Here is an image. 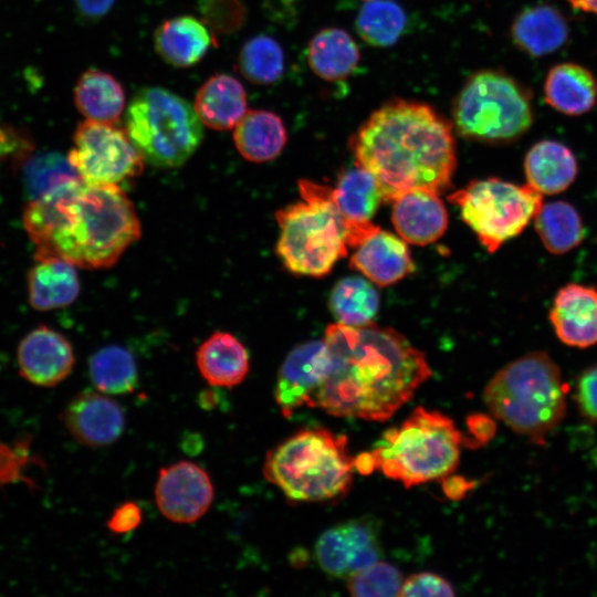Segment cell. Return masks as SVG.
Wrapping results in <instances>:
<instances>
[{
	"label": "cell",
	"mask_w": 597,
	"mask_h": 597,
	"mask_svg": "<svg viewBox=\"0 0 597 597\" xmlns=\"http://www.w3.org/2000/svg\"><path fill=\"white\" fill-rule=\"evenodd\" d=\"M126 132L148 164L174 168L185 164L199 147L203 128L195 107L163 87H144L125 113Z\"/></svg>",
	"instance_id": "cell-8"
},
{
	"label": "cell",
	"mask_w": 597,
	"mask_h": 597,
	"mask_svg": "<svg viewBox=\"0 0 597 597\" xmlns=\"http://www.w3.org/2000/svg\"><path fill=\"white\" fill-rule=\"evenodd\" d=\"M287 135L282 119L263 109L247 112L235 125L233 140L243 158L252 163L274 159L283 150Z\"/></svg>",
	"instance_id": "cell-28"
},
{
	"label": "cell",
	"mask_w": 597,
	"mask_h": 597,
	"mask_svg": "<svg viewBox=\"0 0 597 597\" xmlns=\"http://www.w3.org/2000/svg\"><path fill=\"white\" fill-rule=\"evenodd\" d=\"M350 147L386 201L416 189L439 193L450 186L457 166L450 122L419 102L384 104L358 128Z\"/></svg>",
	"instance_id": "cell-3"
},
{
	"label": "cell",
	"mask_w": 597,
	"mask_h": 597,
	"mask_svg": "<svg viewBox=\"0 0 597 597\" xmlns=\"http://www.w3.org/2000/svg\"><path fill=\"white\" fill-rule=\"evenodd\" d=\"M359 57L356 42L343 29L321 30L308 43V64L317 76L326 81L347 77L356 69Z\"/></svg>",
	"instance_id": "cell-29"
},
{
	"label": "cell",
	"mask_w": 597,
	"mask_h": 597,
	"mask_svg": "<svg viewBox=\"0 0 597 597\" xmlns=\"http://www.w3.org/2000/svg\"><path fill=\"white\" fill-rule=\"evenodd\" d=\"M350 258V266L379 286L394 284L415 269L406 241L378 230Z\"/></svg>",
	"instance_id": "cell-20"
},
{
	"label": "cell",
	"mask_w": 597,
	"mask_h": 597,
	"mask_svg": "<svg viewBox=\"0 0 597 597\" xmlns=\"http://www.w3.org/2000/svg\"><path fill=\"white\" fill-rule=\"evenodd\" d=\"M77 9L87 18L97 19L106 14L115 0H74Z\"/></svg>",
	"instance_id": "cell-44"
},
{
	"label": "cell",
	"mask_w": 597,
	"mask_h": 597,
	"mask_svg": "<svg viewBox=\"0 0 597 597\" xmlns=\"http://www.w3.org/2000/svg\"><path fill=\"white\" fill-rule=\"evenodd\" d=\"M142 511L133 502L117 507L107 521V527L115 534H125L135 530L142 522Z\"/></svg>",
	"instance_id": "cell-41"
},
{
	"label": "cell",
	"mask_w": 597,
	"mask_h": 597,
	"mask_svg": "<svg viewBox=\"0 0 597 597\" xmlns=\"http://www.w3.org/2000/svg\"><path fill=\"white\" fill-rule=\"evenodd\" d=\"M29 143L11 128L0 126V159L21 155L29 149Z\"/></svg>",
	"instance_id": "cell-42"
},
{
	"label": "cell",
	"mask_w": 597,
	"mask_h": 597,
	"mask_svg": "<svg viewBox=\"0 0 597 597\" xmlns=\"http://www.w3.org/2000/svg\"><path fill=\"white\" fill-rule=\"evenodd\" d=\"M325 339L310 341L294 347L282 363L274 397L285 417L303 406H313L315 395L329 368Z\"/></svg>",
	"instance_id": "cell-14"
},
{
	"label": "cell",
	"mask_w": 597,
	"mask_h": 597,
	"mask_svg": "<svg viewBox=\"0 0 597 597\" xmlns=\"http://www.w3.org/2000/svg\"><path fill=\"white\" fill-rule=\"evenodd\" d=\"M452 585L432 573H418L404 580L399 596H453Z\"/></svg>",
	"instance_id": "cell-39"
},
{
	"label": "cell",
	"mask_w": 597,
	"mask_h": 597,
	"mask_svg": "<svg viewBox=\"0 0 597 597\" xmlns=\"http://www.w3.org/2000/svg\"><path fill=\"white\" fill-rule=\"evenodd\" d=\"M88 370L95 387L105 394H129L138 384L135 358L122 346L109 345L98 349L90 358Z\"/></svg>",
	"instance_id": "cell-32"
},
{
	"label": "cell",
	"mask_w": 597,
	"mask_h": 597,
	"mask_svg": "<svg viewBox=\"0 0 597 597\" xmlns=\"http://www.w3.org/2000/svg\"><path fill=\"white\" fill-rule=\"evenodd\" d=\"M28 301L38 311L72 304L80 293L75 265L59 256L36 258L27 276Z\"/></svg>",
	"instance_id": "cell-21"
},
{
	"label": "cell",
	"mask_w": 597,
	"mask_h": 597,
	"mask_svg": "<svg viewBox=\"0 0 597 597\" xmlns=\"http://www.w3.org/2000/svg\"><path fill=\"white\" fill-rule=\"evenodd\" d=\"M461 443L462 434L451 418L417 407L400 426L384 433L370 454L375 469L411 488L451 474Z\"/></svg>",
	"instance_id": "cell-7"
},
{
	"label": "cell",
	"mask_w": 597,
	"mask_h": 597,
	"mask_svg": "<svg viewBox=\"0 0 597 597\" xmlns=\"http://www.w3.org/2000/svg\"><path fill=\"white\" fill-rule=\"evenodd\" d=\"M239 70L254 84L268 85L276 82L284 70V53L281 45L268 35L250 39L240 52Z\"/></svg>",
	"instance_id": "cell-35"
},
{
	"label": "cell",
	"mask_w": 597,
	"mask_h": 597,
	"mask_svg": "<svg viewBox=\"0 0 597 597\" xmlns=\"http://www.w3.org/2000/svg\"><path fill=\"white\" fill-rule=\"evenodd\" d=\"M155 500L161 514L171 522L189 524L209 510L213 485L199 465L180 461L159 471Z\"/></svg>",
	"instance_id": "cell-13"
},
{
	"label": "cell",
	"mask_w": 597,
	"mask_h": 597,
	"mask_svg": "<svg viewBox=\"0 0 597 597\" xmlns=\"http://www.w3.org/2000/svg\"><path fill=\"white\" fill-rule=\"evenodd\" d=\"M448 200L459 207L462 220L490 253L520 235L544 203L543 195L528 184L495 177L472 180Z\"/></svg>",
	"instance_id": "cell-10"
},
{
	"label": "cell",
	"mask_w": 597,
	"mask_h": 597,
	"mask_svg": "<svg viewBox=\"0 0 597 597\" xmlns=\"http://www.w3.org/2000/svg\"><path fill=\"white\" fill-rule=\"evenodd\" d=\"M439 193L416 189L392 200L391 221L400 238L416 245L440 239L448 227V212Z\"/></svg>",
	"instance_id": "cell-19"
},
{
	"label": "cell",
	"mask_w": 597,
	"mask_h": 597,
	"mask_svg": "<svg viewBox=\"0 0 597 597\" xmlns=\"http://www.w3.org/2000/svg\"><path fill=\"white\" fill-rule=\"evenodd\" d=\"M378 526L369 519H355L326 530L316 541L315 557L321 568L337 578H349L378 562Z\"/></svg>",
	"instance_id": "cell-12"
},
{
	"label": "cell",
	"mask_w": 597,
	"mask_h": 597,
	"mask_svg": "<svg viewBox=\"0 0 597 597\" xmlns=\"http://www.w3.org/2000/svg\"><path fill=\"white\" fill-rule=\"evenodd\" d=\"M326 193L353 228L359 245L379 230L370 219L384 198L377 179L366 168L356 164L344 171L335 188L326 186Z\"/></svg>",
	"instance_id": "cell-18"
},
{
	"label": "cell",
	"mask_w": 597,
	"mask_h": 597,
	"mask_svg": "<svg viewBox=\"0 0 597 597\" xmlns=\"http://www.w3.org/2000/svg\"><path fill=\"white\" fill-rule=\"evenodd\" d=\"M22 172L28 200L36 199L66 181L80 178L67 157L57 153L31 156L24 163Z\"/></svg>",
	"instance_id": "cell-36"
},
{
	"label": "cell",
	"mask_w": 597,
	"mask_h": 597,
	"mask_svg": "<svg viewBox=\"0 0 597 597\" xmlns=\"http://www.w3.org/2000/svg\"><path fill=\"white\" fill-rule=\"evenodd\" d=\"M193 107L201 123L209 128L231 129L247 113L245 90L235 77L216 74L199 88Z\"/></svg>",
	"instance_id": "cell-26"
},
{
	"label": "cell",
	"mask_w": 597,
	"mask_h": 597,
	"mask_svg": "<svg viewBox=\"0 0 597 597\" xmlns=\"http://www.w3.org/2000/svg\"><path fill=\"white\" fill-rule=\"evenodd\" d=\"M452 116L461 136L494 145L517 140L534 119L531 93L498 70L480 71L467 81Z\"/></svg>",
	"instance_id": "cell-9"
},
{
	"label": "cell",
	"mask_w": 597,
	"mask_h": 597,
	"mask_svg": "<svg viewBox=\"0 0 597 597\" xmlns=\"http://www.w3.org/2000/svg\"><path fill=\"white\" fill-rule=\"evenodd\" d=\"M468 425L472 433V437L480 444L489 441L495 432V425L493 420L485 415H480V413L472 415L468 419Z\"/></svg>",
	"instance_id": "cell-43"
},
{
	"label": "cell",
	"mask_w": 597,
	"mask_h": 597,
	"mask_svg": "<svg viewBox=\"0 0 597 597\" xmlns=\"http://www.w3.org/2000/svg\"><path fill=\"white\" fill-rule=\"evenodd\" d=\"M197 367L211 386L234 387L243 381L250 368L244 345L232 334L216 332L196 352Z\"/></svg>",
	"instance_id": "cell-23"
},
{
	"label": "cell",
	"mask_w": 597,
	"mask_h": 597,
	"mask_svg": "<svg viewBox=\"0 0 597 597\" xmlns=\"http://www.w3.org/2000/svg\"><path fill=\"white\" fill-rule=\"evenodd\" d=\"M324 339L329 368L312 407L329 415L385 421L431 376L425 354L394 328L335 323Z\"/></svg>",
	"instance_id": "cell-1"
},
{
	"label": "cell",
	"mask_w": 597,
	"mask_h": 597,
	"mask_svg": "<svg viewBox=\"0 0 597 597\" xmlns=\"http://www.w3.org/2000/svg\"><path fill=\"white\" fill-rule=\"evenodd\" d=\"M74 102L87 119L116 123L125 108V91L111 74L91 69L78 78Z\"/></svg>",
	"instance_id": "cell-30"
},
{
	"label": "cell",
	"mask_w": 597,
	"mask_h": 597,
	"mask_svg": "<svg viewBox=\"0 0 597 597\" xmlns=\"http://www.w3.org/2000/svg\"><path fill=\"white\" fill-rule=\"evenodd\" d=\"M63 420L69 432L88 447H104L116 441L124 431L123 408L113 399L85 390L65 407Z\"/></svg>",
	"instance_id": "cell-16"
},
{
	"label": "cell",
	"mask_w": 597,
	"mask_h": 597,
	"mask_svg": "<svg viewBox=\"0 0 597 597\" xmlns=\"http://www.w3.org/2000/svg\"><path fill=\"white\" fill-rule=\"evenodd\" d=\"M406 21L405 11L394 0H367L358 12L356 28L370 45L387 48L400 38Z\"/></svg>",
	"instance_id": "cell-34"
},
{
	"label": "cell",
	"mask_w": 597,
	"mask_h": 597,
	"mask_svg": "<svg viewBox=\"0 0 597 597\" xmlns=\"http://www.w3.org/2000/svg\"><path fill=\"white\" fill-rule=\"evenodd\" d=\"M73 143L67 159L87 185H118L144 169L140 153L115 123L86 119L77 125Z\"/></svg>",
	"instance_id": "cell-11"
},
{
	"label": "cell",
	"mask_w": 597,
	"mask_h": 597,
	"mask_svg": "<svg viewBox=\"0 0 597 597\" xmlns=\"http://www.w3.org/2000/svg\"><path fill=\"white\" fill-rule=\"evenodd\" d=\"M548 318L565 345L576 348L596 345L597 290L580 283L562 286L554 296Z\"/></svg>",
	"instance_id": "cell-17"
},
{
	"label": "cell",
	"mask_w": 597,
	"mask_h": 597,
	"mask_svg": "<svg viewBox=\"0 0 597 597\" xmlns=\"http://www.w3.org/2000/svg\"><path fill=\"white\" fill-rule=\"evenodd\" d=\"M535 231L552 254H565L578 247L585 227L577 209L566 201L543 203L534 220Z\"/></svg>",
	"instance_id": "cell-31"
},
{
	"label": "cell",
	"mask_w": 597,
	"mask_h": 597,
	"mask_svg": "<svg viewBox=\"0 0 597 597\" xmlns=\"http://www.w3.org/2000/svg\"><path fill=\"white\" fill-rule=\"evenodd\" d=\"M575 401L587 420L597 422V364L580 374L576 385Z\"/></svg>",
	"instance_id": "cell-40"
},
{
	"label": "cell",
	"mask_w": 597,
	"mask_h": 597,
	"mask_svg": "<svg viewBox=\"0 0 597 597\" xmlns=\"http://www.w3.org/2000/svg\"><path fill=\"white\" fill-rule=\"evenodd\" d=\"M354 468L345 436L313 428L295 432L272 449L263 473L289 500L321 502L348 491Z\"/></svg>",
	"instance_id": "cell-5"
},
{
	"label": "cell",
	"mask_w": 597,
	"mask_h": 597,
	"mask_svg": "<svg viewBox=\"0 0 597 597\" xmlns=\"http://www.w3.org/2000/svg\"><path fill=\"white\" fill-rule=\"evenodd\" d=\"M472 486L473 483L465 481L463 478L455 476L448 480V483L444 485V491L449 496L458 499L463 496L465 491Z\"/></svg>",
	"instance_id": "cell-45"
},
{
	"label": "cell",
	"mask_w": 597,
	"mask_h": 597,
	"mask_svg": "<svg viewBox=\"0 0 597 597\" xmlns=\"http://www.w3.org/2000/svg\"><path fill=\"white\" fill-rule=\"evenodd\" d=\"M22 223L34 259L59 256L86 269L112 266L140 237L135 208L118 185L81 178L28 200Z\"/></svg>",
	"instance_id": "cell-2"
},
{
	"label": "cell",
	"mask_w": 597,
	"mask_h": 597,
	"mask_svg": "<svg viewBox=\"0 0 597 597\" xmlns=\"http://www.w3.org/2000/svg\"><path fill=\"white\" fill-rule=\"evenodd\" d=\"M404 580L398 568L386 562H376L353 574L347 588L352 596L392 597L400 595Z\"/></svg>",
	"instance_id": "cell-37"
},
{
	"label": "cell",
	"mask_w": 597,
	"mask_h": 597,
	"mask_svg": "<svg viewBox=\"0 0 597 597\" xmlns=\"http://www.w3.org/2000/svg\"><path fill=\"white\" fill-rule=\"evenodd\" d=\"M511 35L526 54L540 57L561 49L568 38V25L554 7L540 4L523 10L513 21Z\"/></svg>",
	"instance_id": "cell-24"
},
{
	"label": "cell",
	"mask_w": 597,
	"mask_h": 597,
	"mask_svg": "<svg viewBox=\"0 0 597 597\" xmlns=\"http://www.w3.org/2000/svg\"><path fill=\"white\" fill-rule=\"evenodd\" d=\"M379 306L375 287L366 280L350 276L341 280L331 294V308L338 323L360 327L373 323Z\"/></svg>",
	"instance_id": "cell-33"
},
{
	"label": "cell",
	"mask_w": 597,
	"mask_h": 597,
	"mask_svg": "<svg viewBox=\"0 0 597 597\" xmlns=\"http://www.w3.org/2000/svg\"><path fill=\"white\" fill-rule=\"evenodd\" d=\"M298 190L303 201L275 213L276 253L290 272L320 277L346 256L347 245L358 247L359 241L327 197L326 186L303 179Z\"/></svg>",
	"instance_id": "cell-6"
},
{
	"label": "cell",
	"mask_w": 597,
	"mask_h": 597,
	"mask_svg": "<svg viewBox=\"0 0 597 597\" xmlns=\"http://www.w3.org/2000/svg\"><path fill=\"white\" fill-rule=\"evenodd\" d=\"M210 30L190 15L164 21L155 32V49L169 64L187 67L198 63L212 43Z\"/></svg>",
	"instance_id": "cell-27"
},
{
	"label": "cell",
	"mask_w": 597,
	"mask_h": 597,
	"mask_svg": "<svg viewBox=\"0 0 597 597\" xmlns=\"http://www.w3.org/2000/svg\"><path fill=\"white\" fill-rule=\"evenodd\" d=\"M573 7L597 15V0H567Z\"/></svg>",
	"instance_id": "cell-46"
},
{
	"label": "cell",
	"mask_w": 597,
	"mask_h": 597,
	"mask_svg": "<svg viewBox=\"0 0 597 597\" xmlns=\"http://www.w3.org/2000/svg\"><path fill=\"white\" fill-rule=\"evenodd\" d=\"M74 360L73 347L66 337L45 325L30 331L18 345L19 373L36 386L60 384L72 371Z\"/></svg>",
	"instance_id": "cell-15"
},
{
	"label": "cell",
	"mask_w": 597,
	"mask_h": 597,
	"mask_svg": "<svg viewBox=\"0 0 597 597\" xmlns=\"http://www.w3.org/2000/svg\"><path fill=\"white\" fill-rule=\"evenodd\" d=\"M200 12L207 27L218 33L235 32L245 19V9L240 0H202Z\"/></svg>",
	"instance_id": "cell-38"
},
{
	"label": "cell",
	"mask_w": 597,
	"mask_h": 597,
	"mask_svg": "<svg viewBox=\"0 0 597 597\" xmlns=\"http://www.w3.org/2000/svg\"><path fill=\"white\" fill-rule=\"evenodd\" d=\"M546 103L565 115L589 112L597 102V81L586 67L567 62L553 66L544 82Z\"/></svg>",
	"instance_id": "cell-25"
},
{
	"label": "cell",
	"mask_w": 597,
	"mask_h": 597,
	"mask_svg": "<svg viewBox=\"0 0 597 597\" xmlns=\"http://www.w3.org/2000/svg\"><path fill=\"white\" fill-rule=\"evenodd\" d=\"M566 394L557 364L545 352H531L491 378L483 400L489 411L513 431L543 443L566 413Z\"/></svg>",
	"instance_id": "cell-4"
},
{
	"label": "cell",
	"mask_w": 597,
	"mask_h": 597,
	"mask_svg": "<svg viewBox=\"0 0 597 597\" xmlns=\"http://www.w3.org/2000/svg\"><path fill=\"white\" fill-rule=\"evenodd\" d=\"M524 174L526 184L541 195H557L575 181L578 164L566 145L544 139L534 144L526 153Z\"/></svg>",
	"instance_id": "cell-22"
}]
</instances>
